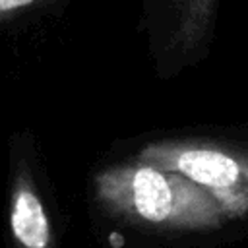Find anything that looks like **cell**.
<instances>
[{
	"mask_svg": "<svg viewBox=\"0 0 248 248\" xmlns=\"http://www.w3.org/2000/svg\"><path fill=\"white\" fill-rule=\"evenodd\" d=\"M221 0H141L143 23L155 52L169 62L203 50L215 27Z\"/></svg>",
	"mask_w": 248,
	"mask_h": 248,
	"instance_id": "1",
	"label": "cell"
},
{
	"mask_svg": "<svg viewBox=\"0 0 248 248\" xmlns=\"http://www.w3.org/2000/svg\"><path fill=\"white\" fill-rule=\"evenodd\" d=\"M8 225L14 248H52L50 221L25 163H19L12 176Z\"/></svg>",
	"mask_w": 248,
	"mask_h": 248,
	"instance_id": "2",
	"label": "cell"
},
{
	"mask_svg": "<svg viewBox=\"0 0 248 248\" xmlns=\"http://www.w3.org/2000/svg\"><path fill=\"white\" fill-rule=\"evenodd\" d=\"M186 186L176 178H169L155 169L143 167L130 174L126 198L140 217L159 223L182 213L180 207L184 203L182 198Z\"/></svg>",
	"mask_w": 248,
	"mask_h": 248,
	"instance_id": "3",
	"label": "cell"
},
{
	"mask_svg": "<svg viewBox=\"0 0 248 248\" xmlns=\"http://www.w3.org/2000/svg\"><path fill=\"white\" fill-rule=\"evenodd\" d=\"M174 167L194 182L217 190H229L240 178L238 163L232 157L211 149L182 151L178 153Z\"/></svg>",
	"mask_w": 248,
	"mask_h": 248,
	"instance_id": "4",
	"label": "cell"
},
{
	"mask_svg": "<svg viewBox=\"0 0 248 248\" xmlns=\"http://www.w3.org/2000/svg\"><path fill=\"white\" fill-rule=\"evenodd\" d=\"M45 2H50V0H0V14H12V12L25 10Z\"/></svg>",
	"mask_w": 248,
	"mask_h": 248,
	"instance_id": "5",
	"label": "cell"
}]
</instances>
